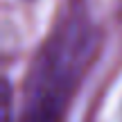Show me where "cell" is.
I'll use <instances>...</instances> for the list:
<instances>
[{"label":"cell","instance_id":"6da1fadb","mask_svg":"<svg viewBox=\"0 0 122 122\" xmlns=\"http://www.w3.org/2000/svg\"><path fill=\"white\" fill-rule=\"evenodd\" d=\"M91 48L88 32L79 27H68L57 36L39 61L23 122H54L59 118L75 81L86 68Z\"/></svg>","mask_w":122,"mask_h":122}]
</instances>
